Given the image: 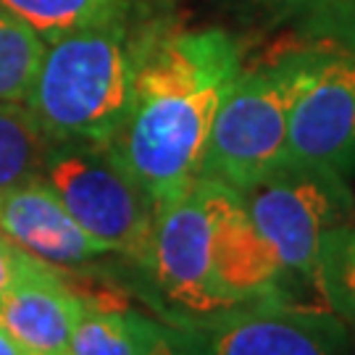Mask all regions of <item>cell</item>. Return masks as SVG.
<instances>
[{"label":"cell","instance_id":"obj_1","mask_svg":"<svg viewBox=\"0 0 355 355\" xmlns=\"http://www.w3.org/2000/svg\"><path fill=\"white\" fill-rule=\"evenodd\" d=\"M240 71V48L224 29L137 40L132 103L105 148L150 195L155 214L200 177L214 119Z\"/></svg>","mask_w":355,"mask_h":355},{"label":"cell","instance_id":"obj_2","mask_svg":"<svg viewBox=\"0 0 355 355\" xmlns=\"http://www.w3.org/2000/svg\"><path fill=\"white\" fill-rule=\"evenodd\" d=\"M142 268L177 327L292 300L290 277L258 234L240 192L211 177H198L155 214Z\"/></svg>","mask_w":355,"mask_h":355},{"label":"cell","instance_id":"obj_3","mask_svg":"<svg viewBox=\"0 0 355 355\" xmlns=\"http://www.w3.org/2000/svg\"><path fill=\"white\" fill-rule=\"evenodd\" d=\"M135 74L127 19L87 26L45 45L24 105L53 142L105 145L129 111Z\"/></svg>","mask_w":355,"mask_h":355},{"label":"cell","instance_id":"obj_4","mask_svg":"<svg viewBox=\"0 0 355 355\" xmlns=\"http://www.w3.org/2000/svg\"><path fill=\"white\" fill-rule=\"evenodd\" d=\"M237 192L287 277L318 297L321 253L337 232L355 224V198L343 174L287 161Z\"/></svg>","mask_w":355,"mask_h":355},{"label":"cell","instance_id":"obj_5","mask_svg":"<svg viewBox=\"0 0 355 355\" xmlns=\"http://www.w3.org/2000/svg\"><path fill=\"white\" fill-rule=\"evenodd\" d=\"M303 69L305 55L242 69L214 119L200 177L242 190L287 164L290 114Z\"/></svg>","mask_w":355,"mask_h":355},{"label":"cell","instance_id":"obj_6","mask_svg":"<svg viewBox=\"0 0 355 355\" xmlns=\"http://www.w3.org/2000/svg\"><path fill=\"white\" fill-rule=\"evenodd\" d=\"M42 179L92 240L142 268L150 250L155 205L105 145L53 142Z\"/></svg>","mask_w":355,"mask_h":355},{"label":"cell","instance_id":"obj_7","mask_svg":"<svg viewBox=\"0 0 355 355\" xmlns=\"http://www.w3.org/2000/svg\"><path fill=\"white\" fill-rule=\"evenodd\" d=\"M184 329L203 355H355L350 327L324 303L268 300Z\"/></svg>","mask_w":355,"mask_h":355},{"label":"cell","instance_id":"obj_8","mask_svg":"<svg viewBox=\"0 0 355 355\" xmlns=\"http://www.w3.org/2000/svg\"><path fill=\"white\" fill-rule=\"evenodd\" d=\"M287 155L343 177L355 171V53L305 55Z\"/></svg>","mask_w":355,"mask_h":355},{"label":"cell","instance_id":"obj_9","mask_svg":"<svg viewBox=\"0 0 355 355\" xmlns=\"http://www.w3.org/2000/svg\"><path fill=\"white\" fill-rule=\"evenodd\" d=\"M0 232L53 266H82L108 253L71 218L42 177L0 192Z\"/></svg>","mask_w":355,"mask_h":355},{"label":"cell","instance_id":"obj_10","mask_svg":"<svg viewBox=\"0 0 355 355\" xmlns=\"http://www.w3.org/2000/svg\"><path fill=\"white\" fill-rule=\"evenodd\" d=\"M82 308L85 297L53 263H42L0 295V329L26 355H69Z\"/></svg>","mask_w":355,"mask_h":355},{"label":"cell","instance_id":"obj_11","mask_svg":"<svg viewBox=\"0 0 355 355\" xmlns=\"http://www.w3.org/2000/svg\"><path fill=\"white\" fill-rule=\"evenodd\" d=\"M161 331V321L129 308L85 300L69 343V355H145Z\"/></svg>","mask_w":355,"mask_h":355},{"label":"cell","instance_id":"obj_12","mask_svg":"<svg viewBox=\"0 0 355 355\" xmlns=\"http://www.w3.org/2000/svg\"><path fill=\"white\" fill-rule=\"evenodd\" d=\"M51 145L24 103H0V192L42 177Z\"/></svg>","mask_w":355,"mask_h":355},{"label":"cell","instance_id":"obj_13","mask_svg":"<svg viewBox=\"0 0 355 355\" xmlns=\"http://www.w3.org/2000/svg\"><path fill=\"white\" fill-rule=\"evenodd\" d=\"M0 6L32 26L45 42L127 19L132 0H0Z\"/></svg>","mask_w":355,"mask_h":355},{"label":"cell","instance_id":"obj_14","mask_svg":"<svg viewBox=\"0 0 355 355\" xmlns=\"http://www.w3.org/2000/svg\"><path fill=\"white\" fill-rule=\"evenodd\" d=\"M45 45L32 26L0 6V103H24Z\"/></svg>","mask_w":355,"mask_h":355},{"label":"cell","instance_id":"obj_15","mask_svg":"<svg viewBox=\"0 0 355 355\" xmlns=\"http://www.w3.org/2000/svg\"><path fill=\"white\" fill-rule=\"evenodd\" d=\"M318 297L355 329V224L327 242L318 266Z\"/></svg>","mask_w":355,"mask_h":355},{"label":"cell","instance_id":"obj_16","mask_svg":"<svg viewBox=\"0 0 355 355\" xmlns=\"http://www.w3.org/2000/svg\"><path fill=\"white\" fill-rule=\"evenodd\" d=\"M145 355H203L198 340L184 327L161 324V331Z\"/></svg>","mask_w":355,"mask_h":355},{"label":"cell","instance_id":"obj_17","mask_svg":"<svg viewBox=\"0 0 355 355\" xmlns=\"http://www.w3.org/2000/svg\"><path fill=\"white\" fill-rule=\"evenodd\" d=\"M287 6H311V8H343V6H350L353 8L355 0H284Z\"/></svg>","mask_w":355,"mask_h":355},{"label":"cell","instance_id":"obj_18","mask_svg":"<svg viewBox=\"0 0 355 355\" xmlns=\"http://www.w3.org/2000/svg\"><path fill=\"white\" fill-rule=\"evenodd\" d=\"M0 355H26V353L19 347V345L13 343L6 331L0 329Z\"/></svg>","mask_w":355,"mask_h":355},{"label":"cell","instance_id":"obj_19","mask_svg":"<svg viewBox=\"0 0 355 355\" xmlns=\"http://www.w3.org/2000/svg\"><path fill=\"white\" fill-rule=\"evenodd\" d=\"M166 3H171V0H166Z\"/></svg>","mask_w":355,"mask_h":355}]
</instances>
